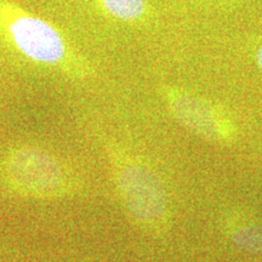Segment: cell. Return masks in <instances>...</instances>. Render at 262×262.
I'll use <instances>...</instances> for the list:
<instances>
[{
  "instance_id": "6da1fadb",
  "label": "cell",
  "mask_w": 262,
  "mask_h": 262,
  "mask_svg": "<svg viewBox=\"0 0 262 262\" xmlns=\"http://www.w3.org/2000/svg\"><path fill=\"white\" fill-rule=\"evenodd\" d=\"M0 38L28 60L79 71V60L60 29L14 0H0Z\"/></svg>"
},
{
  "instance_id": "7a4b0ae2",
  "label": "cell",
  "mask_w": 262,
  "mask_h": 262,
  "mask_svg": "<svg viewBox=\"0 0 262 262\" xmlns=\"http://www.w3.org/2000/svg\"><path fill=\"white\" fill-rule=\"evenodd\" d=\"M117 185L129 214L142 227L163 233L170 225V205L165 188L146 164L126 159L117 170Z\"/></svg>"
},
{
  "instance_id": "3957f363",
  "label": "cell",
  "mask_w": 262,
  "mask_h": 262,
  "mask_svg": "<svg viewBox=\"0 0 262 262\" xmlns=\"http://www.w3.org/2000/svg\"><path fill=\"white\" fill-rule=\"evenodd\" d=\"M165 98L175 119L201 139L219 146L232 145L237 139L233 120L210 101L180 89H166Z\"/></svg>"
},
{
  "instance_id": "277c9868",
  "label": "cell",
  "mask_w": 262,
  "mask_h": 262,
  "mask_svg": "<svg viewBox=\"0 0 262 262\" xmlns=\"http://www.w3.org/2000/svg\"><path fill=\"white\" fill-rule=\"evenodd\" d=\"M6 169L12 185L28 194L55 195L63 187V173L60 165L41 150H16L9 158Z\"/></svg>"
},
{
  "instance_id": "5b68a950",
  "label": "cell",
  "mask_w": 262,
  "mask_h": 262,
  "mask_svg": "<svg viewBox=\"0 0 262 262\" xmlns=\"http://www.w3.org/2000/svg\"><path fill=\"white\" fill-rule=\"evenodd\" d=\"M224 231L235 247L247 253L262 255V222L241 210L224 216Z\"/></svg>"
},
{
  "instance_id": "8992f818",
  "label": "cell",
  "mask_w": 262,
  "mask_h": 262,
  "mask_svg": "<svg viewBox=\"0 0 262 262\" xmlns=\"http://www.w3.org/2000/svg\"><path fill=\"white\" fill-rule=\"evenodd\" d=\"M98 8L111 17L123 22H136L148 11L147 0H96Z\"/></svg>"
},
{
  "instance_id": "52a82bcc",
  "label": "cell",
  "mask_w": 262,
  "mask_h": 262,
  "mask_svg": "<svg viewBox=\"0 0 262 262\" xmlns=\"http://www.w3.org/2000/svg\"><path fill=\"white\" fill-rule=\"evenodd\" d=\"M257 63H258V67L261 68V71H262V45L260 47V49H258V51H257Z\"/></svg>"
}]
</instances>
